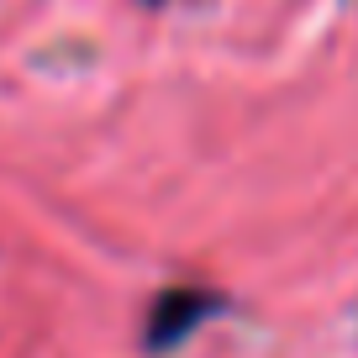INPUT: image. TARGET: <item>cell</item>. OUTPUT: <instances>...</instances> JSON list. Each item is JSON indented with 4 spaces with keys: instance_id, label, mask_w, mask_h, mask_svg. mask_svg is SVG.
Instances as JSON below:
<instances>
[{
    "instance_id": "6da1fadb",
    "label": "cell",
    "mask_w": 358,
    "mask_h": 358,
    "mask_svg": "<svg viewBox=\"0 0 358 358\" xmlns=\"http://www.w3.org/2000/svg\"><path fill=\"white\" fill-rule=\"evenodd\" d=\"M222 306L227 301L216 290H206V285H169V290L153 295V306H148V316H143V348L153 358L174 353V348L190 343Z\"/></svg>"
}]
</instances>
